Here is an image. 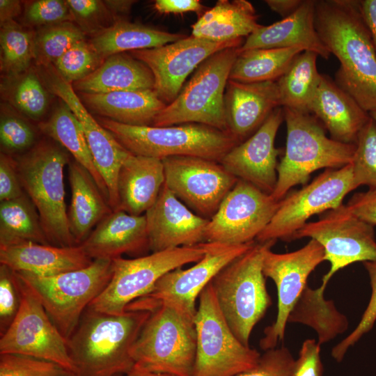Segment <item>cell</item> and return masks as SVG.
<instances>
[{
    "mask_svg": "<svg viewBox=\"0 0 376 376\" xmlns=\"http://www.w3.org/2000/svg\"><path fill=\"white\" fill-rule=\"evenodd\" d=\"M150 313L127 308L112 315L88 307L67 340L77 376H116L131 370L132 347Z\"/></svg>",
    "mask_w": 376,
    "mask_h": 376,
    "instance_id": "obj_2",
    "label": "cell"
},
{
    "mask_svg": "<svg viewBox=\"0 0 376 376\" xmlns=\"http://www.w3.org/2000/svg\"><path fill=\"white\" fill-rule=\"evenodd\" d=\"M370 277L372 293L369 303L357 326L331 350L332 357L338 362L344 358L348 349L353 346L373 327L376 320V262H363Z\"/></svg>",
    "mask_w": 376,
    "mask_h": 376,
    "instance_id": "obj_47",
    "label": "cell"
},
{
    "mask_svg": "<svg viewBox=\"0 0 376 376\" xmlns=\"http://www.w3.org/2000/svg\"><path fill=\"white\" fill-rule=\"evenodd\" d=\"M354 189L352 164L326 169L311 182L279 201L276 212L256 241L292 240L311 217L341 205L345 196Z\"/></svg>",
    "mask_w": 376,
    "mask_h": 376,
    "instance_id": "obj_12",
    "label": "cell"
},
{
    "mask_svg": "<svg viewBox=\"0 0 376 376\" xmlns=\"http://www.w3.org/2000/svg\"><path fill=\"white\" fill-rule=\"evenodd\" d=\"M15 158L1 152L0 155V201H9L24 194Z\"/></svg>",
    "mask_w": 376,
    "mask_h": 376,
    "instance_id": "obj_51",
    "label": "cell"
},
{
    "mask_svg": "<svg viewBox=\"0 0 376 376\" xmlns=\"http://www.w3.org/2000/svg\"><path fill=\"white\" fill-rule=\"evenodd\" d=\"M15 272L68 340L84 311L108 285L112 276L113 266L112 260L95 259L84 268L53 276Z\"/></svg>",
    "mask_w": 376,
    "mask_h": 376,
    "instance_id": "obj_8",
    "label": "cell"
},
{
    "mask_svg": "<svg viewBox=\"0 0 376 376\" xmlns=\"http://www.w3.org/2000/svg\"><path fill=\"white\" fill-rule=\"evenodd\" d=\"M287 137L284 155L277 166L272 197L279 201L294 186L306 183L321 169H340L352 164L356 145L337 141L326 134L321 122L311 113L283 108Z\"/></svg>",
    "mask_w": 376,
    "mask_h": 376,
    "instance_id": "obj_4",
    "label": "cell"
},
{
    "mask_svg": "<svg viewBox=\"0 0 376 376\" xmlns=\"http://www.w3.org/2000/svg\"><path fill=\"white\" fill-rule=\"evenodd\" d=\"M315 26L340 63L336 84L368 113L376 110V52L359 0H315Z\"/></svg>",
    "mask_w": 376,
    "mask_h": 376,
    "instance_id": "obj_1",
    "label": "cell"
},
{
    "mask_svg": "<svg viewBox=\"0 0 376 376\" xmlns=\"http://www.w3.org/2000/svg\"><path fill=\"white\" fill-rule=\"evenodd\" d=\"M0 376H77L58 363L19 354H0Z\"/></svg>",
    "mask_w": 376,
    "mask_h": 376,
    "instance_id": "obj_45",
    "label": "cell"
},
{
    "mask_svg": "<svg viewBox=\"0 0 376 376\" xmlns=\"http://www.w3.org/2000/svg\"><path fill=\"white\" fill-rule=\"evenodd\" d=\"M304 0H265V3L274 12L285 18L295 13Z\"/></svg>",
    "mask_w": 376,
    "mask_h": 376,
    "instance_id": "obj_56",
    "label": "cell"
},
{
    "mask_svg": "<svg viewBox=\"0 0 376 376\" xmlns=\"http://www.w3.org/2000/svg\"><path fill=\"white\" fill-rule=\"evenodd\" d=\"M24 192L38 212L50 244L73 246L65 201L63 171L69 152L58 143L42 139L15 157Z\"/></svg>",
    "mask_w": 376,
    "mask_h": 376,
    "instance_id": "obj_3",
    "label": "cell"
},
{
    "mask_svg": "<svg viewBox=\"0 0 376 376\" xmlns=\"http://www.w3.org/2000/svg\"><path fill=\"white\" fill-rule=\"evenodd\" d=\"M206 252L205 242L181 246L126 259L112 260V276L89 308L102 313H123L133 301L148 295L164 274L183 265L196 263Z\"/></svg>",
    "mask_w": 376,
    "mask_h": 376,
    "instance_id": "obj_10",
    "label": "cell"
},
{
    "mask_svg": "<svg viewBox=\"0 0 376 376\" xmlns=\"http://www.w3.org/2000/svg\"><path fill=\"white\" fill-rule=\"evenodd\" d=\"M164 182L162 159L129 152L117 179L118 210L134 215L144 214L155 203Z\"/></svg>",
    "mask_w": 376,
    "mask_h": 376,
    "instance_id": "obj_27",
    "label": "cell"
},
{
    "mask_svg": "<svg viewBox=\"0 0 376 376\" xmlns=\"http://www.w3.org/2000/svg\"><path fill=\"white\" fill-rule=\"evenodd\" d=\"M196 350L191 376H236L253 368L260 354L234 335L219 307L211 281L194 316Z\"/></svg>",
    "mask_w": 376,
    "mask_h": 376,
    "instance_id": "obj_11",
    "label": "cell"
},
{
    "mask_svg": "<svg viewBox=\"0 0 376 376\" xmlns=\"http://www.w3.org/2000/svg\"><path fill=\"white\" fill-rule=\"evenodd\" d=\"M144 214L152 252L205 242L209 219L194 213L165 184L155 203Z\"/></svg>",
    "mask_w": 376,
    "mask_h": 376,
    "instance_id": "obj_22",
    "label": "cell"
},
{
    "mask_svg": "<svg viewBox=\"0 0 376 376\" xmlns=\"http://www.w3.org/2000/svg\"><path fill=\"white\" fill-rule=\"evenodd\" d=\"M166 186L189 208L210 219L238 178L220 162L192 156L162 159Z\"/></svg>",
    "mask_w": 376,
    "mask_h": 376,
    "instance_id": "obj_17",
    "label": "cell"
},
{
    "mask_svg": "<svg viewBox=\"0 0 376 376\" xmlns=\"http://www.w3.org/2000/svg\"><path fill=\"white\" fill-rule=\"evenodd\" d=\"M292 376H323L320 345L315 339H307L302 343Z\"/></svg>",
    "mask_w": 376,
    "mask_h": 376,
    "instance_id": "obj_52",
    "label": "cell"
},
{
    "mask_svg": "<svg viewBox=\"0 0 376 376\" xmlns=\"http://www.w3.org/2000/svg\"><path fill=\"white\" fill-rule=\"evenodd\" d=\"M295 359L285 347L267 350L251 369L236 376H292Z\"/></svg>",
    "mask_w": 376,
    "mask_h": 376,
    "instance_id": "obj_50",
    "label": "cell"
},
{
    "mask_svg": "<svg viewBox=\"0 0 376 376\" xmlns=\"http://www.w3.org/2000/svg\"><path fill=\"white\" fill-rule=\"evenodd\" d=\"M374 226L354 215L346 205L328 210L317 221L306 223L292 240L310 237L324 249L330 269L322 278L326 288L340 269L357 262H376Z\"/></svg>",
    "mask_w": 376,
    "mask_h": 376,
    "instance_id": "obj_13",
    "label": "cell"
},
{
    "mask_svg": "<svg viewBox=\"0 0 376 376\" xmlns=\"http://www.w3.org/2000/svg\"><path fill=\"white\" fill-rule=\"evenodd\" d=\"M256 242L242 244L205 242L204 256L192 267H179L160 278L143 297L152 304L164 303L195 316L196 301L205 286L227 265L250 249Z\"/></svg>",
    "mask_w": 376,
    "mask_h": 376,
    "instance_id": "obj_20",
    "label": "cell"
},
{
    "mask_svg": "<svg viewBox=\"0 0 376 376\" xmlns=\"http://www.w3.org/2000/svg\"><path fill=\"white\" fill-rule=\"evenodd\" d=\"M318 56L311 51L302 52L276 81L281 107L309 113L322 75L317 68Z\"/></svg>",
    "mask_w": 376,
    "mask_h": 376,
    "instance_id": "obj_35",
    "label": "cell"
},
{
    "mask_svg": "<svg viewBox=\"0 0 376 376\" xmlns=\"http://www.w3.org/2000/svg\"><path fill=\"white\" fill-rule=\"evenodd\" d=\"M115 19H125L136 1L133 0H105L103 1Z\"/></svg>",
    "mask_w": 376,
    "mask_h": 376,
    "instance_id": "obj_58",
    "label": "cell"
},
{
    "mask_svg": "<svg viewBox=\"0 0 376 376\" xmlns=\"http://www.w3.org/2000/svg\"><path fill=\"white\" fill-rule=\"evenodd\" d=\"M79 245L92 260H113L124 253H142L150 250L146 216L120 210L112 211Z\"/></svg>",
    "mask_w": 376,
    "mask_h": 376,
    "instance_id": "obj_24",
    "label": "cell"
},
{
    "mask_svg": "<svg viewBox=\"0 0 376 376\" xmlns=\"http://www.w3.org/2000/svg\"><path fill=\"white\" fill-rule=\"evenodd\" d=\"M315 0H304L292 15L270 25H262L246 38L239 47V52L253 49L298 47L329 59L331 53L315 26Z\"/></svg>",
    "mask_w": 376,
    "mask_h": 376,
    "instance_id": "obj_25",
    "label": "cell"
},
{
    "mask_svg": "<svg viewBox=\"0 0 376 376\" xmlns=\"http://www.w3.org/2000/svg\"><path fill=\"white\" fill-rule=\"evenodd\" d=\"M15 275L21 304L13 322L0 337V354H19L48 360L76 374L67 340L26 285Z\"/></svg>",
    "mask_w": 376,
    "mask_h": 376,
    "instance_id": "obj_16",
    "label": "cell"
},
{
    "mask_svg": "<svg viewBox=\"0 0 376 376\" xmlns=\"http://www.w3.org/2000/svg\"><path fill=\"white\" fill-rule=\"evenodd\" d=\"M346 205L362 221L373 226L376 225V187L354 194Z\"/></svg>",
    "mask_w": 376,
    "mask_h": 376,
    "instance_id": "obj_53",
    "label": "cell"
},
{
    "mask_svg": "<svg viewBox=\"0 0 376 376\" xmlns=\"http://www.w3.org/2000/svg\"><path fill=\"white\" fill-rule=\"evenodd\" d=\"M283 120V107L275 109L256 132L224 155L221 164L237 178L271 194L277 182L279 154L274 142Z\"/></svg>",
    "mask_w": 376,
    "mask_h": 376,
    "instance_id": "obj_21",
    "label": "cell"
},
{
    "mask_svg": "<svg viewBox=\"0 0 376 376\" xmlns=\"http://www.w3.org/2000/svg\"><path fill=\"white\" fill-rule=\"evenodd\" d=\"M239 47L220 50L202 62L176 98L156 117L152 126L197 123L228 132L224 96Z\"/></svg>",
    "mask_w": 376,
    "mask_h": 376,
    "instance_id": "obj_9",
    "label": "cell"
},
{
    "mask_svg": "<svg viewBox=\"0 0 376 376\" xmlns=\"http://www.w3.org/2000/svg\"><path fill=\"white\" fill-rule=\"evenodd\" d=\"M352 162L354 189L376 187V122L371 117L359 134Z\"/></svg>",
    "mask_w": 376,
    "mask_h": 376,
    "instance_id": "obj_43",
    "label": "cell"
},
{
    "mask_svg": "<svg viewBox=\"0 0 376 376\" xmlns=\"http://www.w3.org/2000/svg\"><path fill=\"white\" fill-rule=\"evenodd\" d=\"M359 4L376 52V0H359Z\"/></svg>",
    "mask_w": 376,
    "mask_h": 376,
    "instance_id": "obj_55",
    "label": "cell"
},
{
    "mask_svg": "<svg viewBox=\"0 0 376 376\" xmlns=\"http://www.w3.org/2000/svg\"><path fill=\"white\" fill-rule=\"evenodd\" d=\"M36 140V130L25 116L10 104H1L0 142L3 152L11 155L22 154L37 143Z\"/></svg>",
    "mask_w": 376,
    "mask_h": 376,
    "instance_id": "obj_42",
    "label": "cell"
},
{
    "mask_svg": "<svg viewBox=\"0 0 376 376\" xmlns=\"http://www.w3.org/2000/svg\"><path fill=\"white\" fill-rule=\"evenodd\" d=\"M185 36L127 19L116 21L88 40L104 60L109 56L163 46Z\"/></svg>",
    "mask_w": 376,
    "mask_h": 376,
    "instance_id": "obj_33",
    "label": "cell"
},
{
    "mask_svg": "<svg viewBox=\"0 0 376 376\" xmlns=\"http://www.w3.org/2000/svg\"><path fill=\"white\" fill-rule=\"evenodd\" d=\"M73 22L91 36L109 28L116 20L103 1L67 0Z\"/></svg>",
    "mask_w": 376,
    "mask_h": 376,
    "instance_id": "obj_46",
    "label": "cell"
},
{
    "mask_svg": "<svg viewBox=\"0 0 376 376\" xmlns=\"http://www.w3.org/2000/svg\"><path fill=\"white\" fill-rule=\"evenodd\" d=\"M77 93L90 112L132 126H152L166 106L152 89Z\"/></svg>",
    "mask_w": 376,
    "mask_h": 376,
    "instance_id": "obj_29",
    "label": "cell"
},
{
    "mask_svg": "<svg viewBox=\"0 0 376 376\" xmlns=\"http://www.w3.org/2000/svg\"><path fill=\"white\" fill-rule=\"evenodd\" d=\"M243 39L212 41L191 36L151 49L130 52L144 63L154 77V91L166 104L180 93L187 77L213 54L232 47H241Z\"/></svg>",
    "mask_w": 376,
    "mask_h": 376,
    "instance_id": "obj_19",
    "label": "cell"
},
{
    "mask_svg": "<svg viewBox=\"0 0 376 376\" xmlns=\"http://www.w3.org/2000/svg\"><path fill=\"white\" fill-rule=\"evenodd\" d=\"M309 113L321 122L331 139L350 144L356 143L370 118L353 97L325 75H321Z\"/></svg>",
    "mask_w": 376,
    "mask_h": 376,
    "instance_id": "obj_26",
    "label": "cell"
},
{
    "mask_svg": "<svg viewBox=\"0 0 376 376\" xmlns=\"http://www.w3.org/2000/svg\"><path fill=\"white\" fill-rule=\"evenodd\" d=\"M154 8L162 14L201 13L205 8L199 0H156Z\"/></svg>",
    "mask_w": 376,
    "mask_h": 376,
    "instance_id": "obj_54",
    "label": "cell"
},
{
    "mask_svg": "<svg viewBox=\"0 0 376 376\" xmlns=\"http://www.w3.org/2000/svg\"><path fill=\"white\" fill-rule=\"evenodd\" d=\"M2 98L24 116L37 120L45 113L50 93L42 83L36 68L25 72L2 76Z\"/></svg>",
    "mask_w": 376,
    "mask_h": 376,
    "instance_id": "obj_39",
    "label": "cell"
},
{
    "mask_svg": "<svg viewBox=\"0 0 376 376\" xmlns=\"http://www.w3.org/2000/svg\"><path fill=\"white\" fill-rule=\"evenodd\" d=\"M23 19L30 26L39 27L63 22H73L67 3L63 0H36L28 1Z\"/></svg>",
    "mask_w": 376,
    "mask_h": 376,
    "instance_id": "obj_48",
    "label": "cell"
},
{
    "mask_svg": "<svg viewBox=\"0 0 376 376\" xmlns=\"http://www.w3.org/2000/svg\"><path fill=\"white\" fill-rule=\"evenodd\" d=\"M155 304L132 347L134 366L191 376L196 350L194 317L169 304Z\"/></svg>",
    "mask_w": 376,
    "mask_h": 376,
    "instance_id": "obj_7",
    "label": "cell"
},
{
    "mask_svg": "<svg viewBox=\"0 0 376 376\" xmlns=\"http://www.w3.org/2000/svg\"><path fill=\"white\" fill-rule=\"evenodd\" d=\"M93 260L80 245L58 246L28 242L0 246V264L14 272H25L38 276H53L79 269Z\"/></svg>",
    "mask_w": 376,
    "mask_h": 376,
    "instance_id": "obj_28",
    "label": "cell"
},
{
    "mask_svg": "<svg viewBox=\"0 0 376 376\" xmlns=\"http://www.w3.org/2000/svg\"><path fill=\"white\" fill-rule=\"evenodd\" d=\"M20 304V290L15 272L0 265V336L13 322Z\"/></svg>",
    "mask_w": 376,
    "mask_h": 376,
    "instance_id": "obj_49",
    "label": "cell"
},
{
    "mask_svg": "<svg viewBox=\"0 0 376 376\" xmlns=\"http://www.w3.org/2000/svg\"><path fill=\"white\" fill-rule=\"evenodd\" d=\"M28 242L50 244L36 207L24 193L0 203V246Z\"/></svg>",
    "mask_w": 376,
    "mask_h": 376,
    "instance_id": "obj_38",
    "label": "cell"
},
{
    "mask_svg": "<svg viewBox=\"0 0 376 376\" xmlns=\"http://www.w3.org/2000/svg\"><path fill=\"white\" fill-rule=\"evenodd\" d=\"M86 34L73 22H63L39 27L35 31L34 51L36 66L54 63Z\"/></svg>",
    "mask_w": 376,
    "mask_h": 376,
    "instance_id": "obj_41",
    "label": "cell"
},
{
    "mask_svg": "<svg viewBox=\"0 0 376 376\" xmlns=\"http://www.w3.org/2000/svg\"><path fill=\"white\" fill-rule=\"evenodd\" d=\"M38 75L51 94L63 101L79 120L85 134L95 165L108 191V202L113 211L118 209L117 179L129 152L95 119L82 103L72 84L64 79L53 65L36 66Z\"/></svg>",
    "mask_w": 376,
    "mask_h": 376,
    "instance_id": "obj_18",
    "label": "cell"
},
{
    "mask_svg": "<svg viewBox=\"0 0 376 376\" xmlns=\"http://www.w3.org/2000/svg\"><path fill=\"white\" fill-rule=\"evenodd\" d=\"M35 31L26 29L15 20L1 25L0 69L3 76L26 71L35 60Z\"/></svg>",
    "mask_w": 376,
    "mask_h": 376,
    "instance_id": "obj_40",
    "label": "cell"
},
{
    "mask_svg": "<svg viewBox=\"0 0 376 376\" xmlns=\"http://www.w3.org/2000/svg\"><path fill=\"white\" fill-rule=\"evenodd\" d=\"M324 290L320 287L311 289L307 285L288 319V322L302 323L314 329L320 345L345 331L348 325L334 301L324 299Z\"/></svg>",
    "mask_w": 376,
    "mask_h": 376,
    "instance_id": "obj_36",
    "label": "cell"
},
{
    "mask_svg": "<svg viewBox=\"0 0 376 376\" xmlns=\"http://www.w3.org/2000/svg\"><path fill=\"white\" fill-rule=\"evenodd\" d=\"M258 19L246 0H219L191 26V36L219 42L243 39L262 26Z\"/></svg>",
    "mask_w": 376,
    "mask_h": 376,
    "instance_id": "obj_32",
    "label": "cell"
},
{
    "mask_svg": "<svg viewBox=\"0 0 376 376\" xmlns=\"http://www.w3.org/2000/svg\"><path fill=\"white\" fill-rule=\"evenodd\" d=\"M116 376H123V375H116Z\"/></svg>",
    "mask_w": 376,
    "mask_h": 376,
    "instance_id": "obj_61",
    "label": "cell"
},
{
    "mask_svg": "<svg viewBox=\"0 0 376 376\" xmlns=\"http://www.w3.org/2000/svg\"><path fill=\"white\" fill-rule=\"evenodd\" d=\"M97 120L132 154L162 160L192 156L220 162L240 143L229 132L197 123L156 127L127 125L101 117Z\"/></svg>",
    "mask_w": 376,
    "mask_h": 376,
    "instance_id": "obj_6",
    "label": "cell"
},
{
    "mask_svg": "<svg viewBox=\"0 0 376 376\" xmlns=\"http://www.w3.org/2000/svg\"><path fill=\"white\" fill-rule=\"evenodd\" d=\"M275 240L255 243L224 267L211 281L221 312L245 346L256 324L272 304L263 272L265 253Z\"/></svg>",
    "mask_w": 376,
    "mask_h": 376,
    "instance_id": "obj_5",
    "label": "cell"
},
{
    "mask_svg": "<svg viewBox=\"0 0 376 376\" xmlns=\"http://www.w3.org/2000/svg\"><path fill=\"white\" fill-rule=\"evenodd\" d=\"M68 165L71 201L68 217L70 232L77 245L113 210L90 173L75 159Z\"/></svg>",
    "mask_w": 376,
    "mask_h": 376,
    "instance_id": "obj_30",
    "label": "cell"
},
{
    "mask_svg": "<svg viewBox=\"0 0 376 376\" xmlns=\"http://www.w3.org/2000/svg\"><path fill=\"white\" fill-rule=\"evenodd\" d=\"M103 61L89 41L84 39L72 45L53 65L64 79L73 84L94 72Z\"/></svg>",
    "mask_w": 376,
    "mask_h": 376,
    "instance_id": "obj_44",
    "label": "cell"
},
{
    "mask_svg": "<svg viewBox=\"0 0 376 376\" xmlns=\"http://www.w3.org/2000/svg\"><path fill=\"white\" fill-rule=\"evenodd\" d=\"M279 206V201L270 194L238 179L209 219L204 242L224 244L255 242Z\"/></svg>",
    "mask_w": 376,
    "mask_h": 376,
    "instance_id": "obj_14",
    "label": "cell"
},
{
    "mask_svg": "<svg viewBox=\"0 0 376 376\" xmlns=\"http://www.w3.org/2000/svg\"><path fill=\"white\" fill-rule=\"evenodd\" d=\"M369 115L376 122V110L370 112Z\"/></svg>",
    "mask_w": 376,
    "mask_h": 376,
    "instance_id": "obj_60",
    "label": "cell"
},
{
    "mask_svg": "<svg viewBox=\"0 0 376 376\" xmlns=\"http://www.w3.org/2000/svg\"><path fill=\"white\" fill-rule=\"evenodd\" d=\"M124 376H177L173 374L166 373H157L146 370L134 366L131 370Z\"/></svg>",
    "mask_w": 376,
    "mask_h": 376,
    "instance_id": "obj_59",
    "label": "cell"
},
{
    "mask_svg": "<svg viewBox=\"0 0 376 376\" xmlns=\"http://www.w3.org/2000/svg\"><path fill=\"white\" fill-rule=\"evenodd\" d=\"M224 107L228 132L241 143L281 107L276 82L242 83L228 79Z\"/></svg>",
    "mask_w": 376,
    "mask_h": 376,
    "instance_id": "obj_23",
    "label": "cell"
},
{
    "mask_svg": "<svg viewBox=\"0 0 376 376\" xmlns=\"http://www.w3.org/2000/svg\"><path fill=\"white\" fill-rule=\"evenodd\" d=\"M61 102L47 120L40 122L38 127L42 133L64 148L73 159L90 173L108 201L107 186L96 169L81 125L68 105Z\"/></svg>",
    "mask_w": 376,
    "mask_h": 376,
    "instance_id": "obj_34",
    "label": "cell"
},
{
    "mask_svg": "<svg viewBox=\"0 0 376 376\" xmlns=\"http://www.w3.org/2000/svg\"><path fill=\"white\" fill-rule=\"evenodd\" d=\"M22 1L18 0H0V24L9 21L20 15Z\"/></svg>",
    "mask_w": 376,
    "mask_h": 376,
    "instance_id": "obj_57",
    "label": "cell"
},
{
    "mask_svg": "<svg viewBox=\"0 0 376 376\" xmlns=\"http://www.w3.org/2000/svg\"><path fill=\"white\" fill-rule=\"evenodd\" d=\"M304 51L301 47H292L253 49L239 52L229 79L242 83L276 81Z\"/></svg>",
    "mask_w": 376,
    "mask_h": 376,
    "instance_id": "obj_37",
    "label": "cell"
},
{
    "mask_svg": "<svg viewBox=\"0 0 376 376\" xmlns=\"http://www.w3.org/2000/svg\"><path fill=\"white\" fill-rule=\"evenodd\" d=\"M150 70L130 54L106 58L91 74L72 84L77 93H105L120 91L154 89Z\"/></svg>",
    "mask_w": 376,
    "mask_h": 376,
    "instance_id": "obj_31",
    "label": "cell"
},
{
    "mask_svg": "<svg viewBox=\"0 0 376 376\" xmlns=\"http://www.w3.org/2000/svg\"><path fill=\"white\" fill-rule=\"evenodd\" d=\"M325 260L322 245L313 239L301 249L285 253L266 250L263 272L274 282L278 295V311L274 323L264 330L260 347L265 351L276 347L284 339L288 317L307 285L310 274Z\"/></svg>",
    "mask_w": 376,
    "mask_h": 376,
    "instance_id": "obj_15",
    "label": "cell"
}]
</instances>
